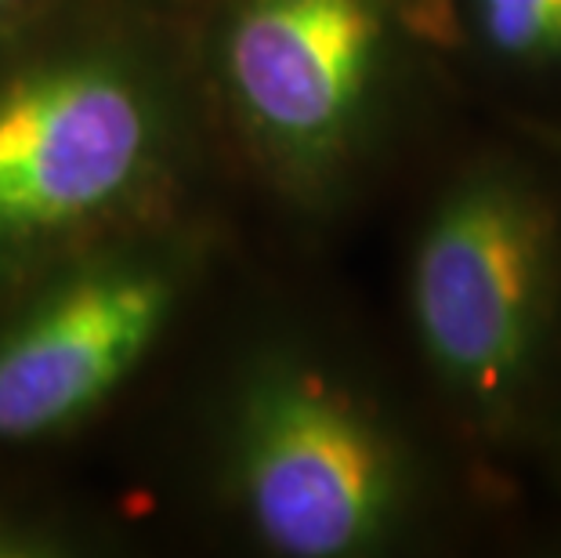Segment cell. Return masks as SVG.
<instances>
[{
    "mask_svg": "<svg viewBox=\"0 0 561 558\" xmlns=\"http://www.w3.org/2000/svg\"><path fill=\"white\" fill-rule=\"evenodd\" d=\"M405 0H221L203 80L254 171L319 210L374 146L402 52Z\"/></svg>",
    "mask_w": 561,
    "mask_h": 558,
    "instance_id": "cell-3",
    "label": "cell"
},
{
    "mask_svg": "<svg viewBox=\"0 0 561 558\" xmlns=\"http://www.w3.org/2000/svg\"><path fill=\"white\" fill-rule=\"evenodd\" d=\"M99 551V537L73 515L0 493V558H80Z\"/></svg>",
    "mask_w": 561,
    "mask_h": 558,
    "instance_id": "cell-7",
    "label": "cell"
},
{
    "mask_svg": "<svg viewBox=\"0 0 561 558\" xmlns=\"http://www.w3.org/2000/svg\"><path fill=\"white\" fill-rule=\"evenodd\" d=\"M468 26L496 62L561 66V0H463Z\"/></svg>",
    "mask_w": 561,
    "mask_h": 558,
    "instance_id": "cell-6",
    "label": "cell"
},
{
    "mask_svg": "<svg viewBox=\"0 0 561 558\" xmlns=\"http://www.w3.org/2000/svg\"><path fill=\"white\" fill-rule=\"evenodd\" d=\"M62 4L66 0H0V47L19 41L33 26H41Z\"/></svg>",
    "mask_w": 561,
    "mask_h": 558,
    "instance_id": "cell-8",
    "label": "cell"
},
{
    "mask_svg": "<svg viewBox=\"0 0 561 558\" xmlns=\"http://www.w3.org/2000/svg\"><path fill=\"white\" fill-rule=\"evenodd\" d=\"M210 261L182 207L88 247L0 301V446L83 429L149 360Z\"/></svg>",
    "mask_w": 561,
    "mask_h": 558,
    "instance_id": "cell-5",
    "label": "cell"
},
{
    "mask_svg": "<svg viewBox=\"0 0 561 558\" xmlns=\"http://www.w3.org/2000/svg\"><path fill=\"white\" fill-rule=\"evenodd\" d=\"M218 482L283 558H363L402 540L421 501L405 435L348 377L297 344L250 352L225 396Z\"/></svg>",
    "mask_w": 561,
    "mask_h": 558,
    "instance_id": "cell-2",
    "label": "cell"
},
{
    "mask_svg": "<svg viewBox=\"0 0 561 558\" xmlns=\"http://www.w3.org/2000/svg\"><path fill=\"white\" fill-rule=\"evenodd\" d=\"M188 80L160 22L77 0L0 47V301L178 210L193 160Z\"/></svg>",
    "mask_w": 561,
    "mask_h": 558,
    "instance_id": "cell-1",
    "label": "cell"
},
{
    "mask_svg": "<svg viewBox=\"0 0 561 558\" xmlns=\"http://www.w3.org/2000/svg\"><path fill=\"white\" fill-rule=\"evenodd\" d=\"M558 207L511 160L442 189L410 261V323L427 371L471 429L504 432L540 366L558 280Z\"/></svg>",
    "mask_w": 561,
    "mask_h": 558,
    "instance_id": "cell-4",
    "label": "cell"
}]
</instances>
